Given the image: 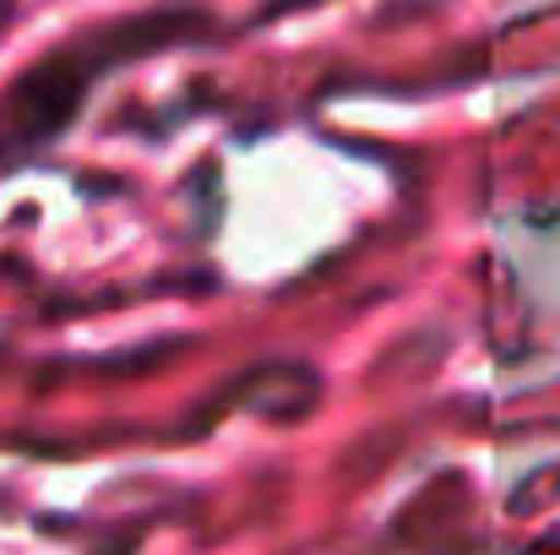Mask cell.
Wrapping results in <instances>:
<instances>
[{
	"mask_svg": "<svg viewBox=\"0 0 560 555\" xmlns=\"http://www.w3.org/2000/svg\"><path fill=\"white\" fill-rule=\"evenodd\" d=\"M88 82H93V66L77 60V49L49 55L38 71H27V77L5 93V104H0V142L27 148V142L55 137V131L66 126V115L82 104Z\"/></svg>",
	"mask_w": 560,
	"mask_h": 555,
	"instance_id": "obj_1",
	"label": "cell"
},
{
	"mask_svg": "<svg viewBox=\"0 0 560 555\" xmlns=\"http://www.w3.org/2000/svg\"><path fill=\"white\" fill-rule=\"evenodd\" d=\"M523 555H560V534H545L539 545H528V551H523Z\"/></svg>",
	"mask_w": 560,
	"mask_h": 555,
	"instance_id": "obj_2",
	"label": "cell"
}]
</instances>
